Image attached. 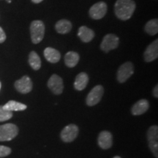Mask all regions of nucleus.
Instances as JSON below:
<instances>
[{
	"label": "nucleus",
	"instance_id": "nucleus-1",
	"mask_svg": "<svg viewBox=\"0 0 158 158\" xmlns=\"http://www.w3.org/2000/svg\"><path fill=\"white\" fill-rule=\"evenodd\" d=\"M135 7L133 0H117L114 6V11L118 19L126 21L132 17Z\"/></svg>",
	"mask_w": 158,
	"mask_h": 158
},
{
	"label": "nucleus",
	"instance_id": "nucleus-2",
	"mask_svg": "<svg viewBox=\"0 0 158 158\" xmlns=\"http://www.w3.org/2000/svg\"><path fill=\"white\" fill-rule=\"evenodd\" d=\"M31 42L38 44L43 40L45 35V25L41 21H33L30 25Z\"/></svg>",
	"mask_w": 158,
	"mask_h": 158
},
{
	"label": "nucleus",
	"instance_id": "nucleus-3",
	"mask_svg": "<svg viewBox=\"0 0 158 158\" xmlns=\"http://www.w3.org/2000/svg\"><path fill=\"white\" fill-rule=\"evenodd\" d=\"M19 128L15 124L8 123L0 125V141H8L15 138Z\"/></svg>",
	"mask_w": 158,
	"mask_h": 158
},
{
	"label": "nucleus",
	"instance_id": "nucleus-4",
	"mask_svg": "<svg viewBox=\"0 0 158 158\" xmlns=\"http://www.w3.org/2000/svg\"><path fill=\"white\" fill-rule=\"evenodd\" d=\"M147 139L149 149L155 157H158V127L154 125L149 127L147 132Z\"/></svg>",
	"mask_w": 158,
	"mask_h": 158
},
{
	"label": "nucleus",
	"instance_id": "nucleus-5",
	"mask_svg": "<svg viewBox=\"0 0 158 158\" xmlns=\"http://www.w3.org/2000/svg\"><path fill=\"white\" fill-rule=\"evenodd\" d=\"M119 43V39L114 34H108L103 37L100 44V48L104 52L108 53L110 51L117 48Z\"/></svg>",
	"mask_w": 158,
	"mask_h": 158
},
{
	"label": "nucleus",
	"instance_id": "nucleus-6",
	"mask_svg": "<svg viewBox=\"0 0 158 158\" xmlns=\"http://www.w3.org/2000/svg\"><path fill=\"white\" fill-rule=\"evenodd\" d=\"M134 73V67L133 63L127 62L122 64L117 71V80L119 83L125 82L129 79Z\"/></svg>",
	"mask_w": 158,
	"mask_h": 158
},
{
	"label": "nucleus",
	"instance_id": "nucleus-7",
	"mask_svg": "<svg viewBox=\"0 0 158 158\" xmlns=\"http://www.w3.org/2000/svg\"><path fill=\"white\" fill-rule=\"evenodd\" d=\"M104 89L103 87L100 85H98V86H94L90 92L89 93L86 98V104L89 106H94L98 103L101 100L103 95Z\"/></svg>",
	"mask_w": 158,
	"mask_h": 158
},
{
	"label": "nucleus",
	"instance_id": "nucleus-8",
	"mask_svg": "<svg viewBox=\"0 0 158 158\" xmlns=\"http://www.w3.org/2000/svg\"><path fill=\"white\" fill-rule=\"evenodd\" d=\"M78 134V127L76 124H70L66 126L61 133V138L63 141L69 143L73 141Z\"/></svg>",
	"mask_w": 158,
	"mask_h": 158
},
{
	"label": "nucleus",
	"instance_id": "nucleus-9",
	"mask_svg": "<svg viewBox=\"0 0 158 158\" xmlns=\"http://www.w3.org/2000/svg\"><path fill=\"white\" fill-rule=\"evenodd\" d=\"M107 13V5L103 2H100L92 5L89 9V15L93 19H101Z\"/></svg>",
	"mask_w": 158,
	"mask_h": 158
},
{
	"label": "nucleus",
	"instance_id": "nucleus-10",
	"mask_svg": "<svg viewBox=\"0 0 158 158\" xmlns=\"http://www.w3.org/2000/svg\"><path fill=\"white\" fill-rule=\"evenodd\" d=\"M15 88L21 94H27L32 89V81L29 76H24L15 82Z\"/></svg>",
	"mask_w": 158,
	"mask_h": 158
},
{
	"label": "nucleus",
	"instance_id": "nucleus-11",
	"mask_svg": "<svg viewBox=\"0 0 158 158\" xmlns=\"http://www.w3.org/2000/svg\"><path fill=\"white\" fill-rule=\"evenodd\" d=\"M48 86L54 94H62L63 92V89H64L62 78L60 76H59L58 75H52L48 81Z\"/></svg>",
	"mask_w": 158,
	"mask_h": 158
},
{
	"label": "nucleus",
	"instance_id": "nucleus-12",
	"mask_svg": "<svg viewBox=\"0 0 158 158\" xmlns=\"http://www.w3.org/2000/svg\"><path fill=\"white\" fill-rule=\"evenodd\" d=\"M144 60L147 62H152L158 57V40H155L146 49L143 54Z\"/></svg>",
	"mask_w": 158,
	"mask_h": 158
},
{
	"label": "nucleus",
	"instance_id": "nucleus-13",
	"mask_svg": "<svg viewBox=\"0 0 158 158\" xmlns=\"http://www.w3.org/2000/svg\"><path fill=\"white\" fill-rule=\"evenodd\" d=\"M98 144L103 149H110L113 144V137L108 131H102L98 136Z\"/></svg>",
	"mask_w": 158,
	"mask_h": 158
},
{
	"label": "nucleus",
	"instance_id": "nucleus-14",
	"mask_svg": "<svg viewBox=\"0 0 158 158\" xmlns=\"http://www.w3.org/2000/svg\"><path fill=\"white\" fill-rule=\"evenodd\" d=\"M149 108V103L146 99H141L134 104L131 109V112L133 115H141L147 111Z\"/></svg>",
	"mask_w": 158,
	"mask_h": 158
},
{
	"label": "nucleus",
	"instance_id": "nucleus-15",
	"mask_svg": "<svg viewBox=\"0 0 158 158\" xmlns=\"http://www.w3.org/2000/svg\"><path fill=\"white\" fill-rule=\"evenodd\" d=\"M94 35L95 34H94V31L85 26H82L78 29V36L84 43L90 42L94 37Z\"/></svg>",
	"mask_w": 158,
	"mask_h": 158
},
{
	"label": "nucleus",
	"instance_id": "nucleus-16",
	"mask_svg": "<svg viewBox=\"0 0 158 158\" xmlns=\"http://www.w3.org/2000/svg\"><path fill=\"white\" fill-rule=\"evenodd\" d=\"M44 56L48 62L51 63L58 62L61 59V54L55 48L48 47L44 50Z\"/></svg>",
	"mask_w": 158,
	"mask_h": 158
},
{
	"label": "nucleus",
	"instance_id": "nucleus-17",
	"mask_svg": "<svg viewBox=\"0 0 158 158\" xmlns=\"http://www.w3.org/2000/svg\"><path fill=\"white\" fill-rule=\"evenodd\" d=\"M89 82V76L85 73H81L76 76L74 82V87L76 90L81 91L86 88Z\"/></svg>",
	"mask_w": 158,
	"mask_h": 158
},
{
	"label": "nucleus",
	"instance_id": "nucleus-18",
	"mask_svg": "<svg viewBox=\"0 0 158 158\" xmlns=\"http://www.w3.org/2000/svg\"><path fill=\"white\" fill-rule=\"evenodd\" d=\"M55 29L59 34H68L72 29V23L66 19L59 20L55 25Z\"/></svg>",
	"mask_w": 158,
	"mask_h": 158
},
{
	"label": "nucleus",
	"instance_id": "nucleus-19",
	"mask_svg": "<svg viewBox=\"0 0 158 158\" xmlns=\"http://www.w3.org/2000/svg\"><path fill=\"white\" fill-rule=\"evenodd\" d=\"M79 55L75 51H69L64 56L65 64L68 68H74L79 62Z\"/></svg>",
	"mask_w": 158,
	"mask_h": 158
},
{
	"label": "nucleus",
	"instance_id": "nucleus-20",
	"mask_svg": "<svg viewBox=\"0 0 158 158\" xmlns=\"http://www.w3.org/2000/svg\"><path fill=\"white\" fill-rule=\"evenodd\" d=\"M2 107L4 109L10 110V111H21L27 108V106L25 104L14 101V100H10L5 105L2 106Z\"/></svg>",
	"mask_w": 158,
	"mask_h": 158
},
{
	"label": "nucleus",
	"instance_id": "nucleus-21",
	"mask_svg": "<svg viewBox=\"0 0 158 158\" xmlns=\"http://www.w3.org/2000/svg\"><path fill=\"white\" fill-rule=\"evenodd\" d=\"M29 64L35 70H38L41 67V60L35 51H31L29 55Z\"/></svg>",
	"mask_w": 158,
	"mask_h": 158
},
{
	"label": "nucleus",
	"instance_id": "nucleus-22",
	"mask_svg": "<svg viewBox=\"0 0 158 158\" xmlns=\"http://www.w3.org/2000/svg\"><path fill=\"white\" fill-rule=\"evenodd\" d=\"M144 30L150 35H155L158 32V21L157 19H152L146 23Z\"/></svg>",
	"mask_w": 158,
	"mask_h": 158
},
{
	"label": "nucleus",
	"instance_id": "nucleus-23",
	"mask_svg": "<svg viewBox=\"0 0 158 158\" xmlns=\"http://www.w3.org/2000/svg\"><path fill=\"white\" fill-rule=\"evenodd\" d=\"M13 116V112L4 109L2 106H0V122H5L10 119Z\"/></svg>",
	"mask_w": 158,
	"mask_h": 158
},
{
	"label": "nucleus",
	"instance_id": "nucleus-24",
	"mask_svg": "<svg viewBox=\"0 0 158 158\" xmlns=\"http://www.w3.org/2000/svg\"><path fill=\"white\" fill-rule=\"evenodd\" d=\"M11 153L10 148L5 146H0V157H4Z\"/></svg>",
	"mask_w": 158,
	"mask_h": 158
},
{
	"label": "nucleus",
	"instance_id": "nucleus-25",
	"mask_svg": "<svg viewBox=\"0 0 158 158\" xmlns=\"http://www.w3.org/2000/svg\"><path fill=\"white\" fill-rule=\"evenodd\" d=\"M6 40V35L5 31L2 27H0V43H2Z\"/></svg>",
	"mask_w": 158,
	"mask_h": 158
},
{
	"label": "nucleus",
	"instance_id": "nucleus-26",
	"mask_svg": "<svg viewBox=\"0 0 158 158\" xmlns=\"http://www.w3.org/2000/svg\"><path fill=\"white\" fill-rule=\"evenodd\" d=\"M158 86L157 85H156V86L155 88H154L153 89V95L154 97H155V98H158Z\"/></svg>",
	"mask_w": 158,
	"mask_h": 158
},
{
	"label": "nucleus",
	"instance_id": "nucleus-27",
	"mask_svg": "<svg viewBox=\"0 0 158 158\" xmlns=\"http://www.w3.org/2000/svg\"><path fill=\"white\" fill-rule=\"evenodd\" d=\"M31 1H32V2H34L35 4H38L40 2H41L43 0H31Z\"/></svg>",
	"mask_w": 158,
	"mask_h": 158
},
{
	"label": "nucleus",
	"instance_id": "nucleus-28",
	"mask_svg": "<svg viewBox=\"0 0 158 158\" xmlns=\"http://www.w3.org/2000/svg\"><path fill=\"white\" fill-rule=\"evenodd\" d=\"M7 2L8 3H11V0H7Z\"/></svg>",
	"mask_w": 158,
	"mask_h": 158
},
{
	"label": "nucleus",
	"instance_id": "nucleus-29",
	"mask_svg": "<svg viewBox=\"0 0 158 158\" xmlns=\"http://www.w3.org/2000/svg\"><path fill=\"white\" fill-rule=\"evenodd\" d=\"M113 158H121L120 157H118V156H116V157H114Z\"/></svg>",
	"mask_w": 158,
	"mask_h": 158
},
{
	"label": "nucleus",
	"instance_id": "nucleus-30",
	"mask_svg": "<svg viewBox=\"0 0 158 158\" xmlns=\"http://www.w3.org/2000/svg\"><path fill=\"white\" fill-rule=\"evenodd\" d=\"M1 86H2V84H1V82H0V89H1Z\"/></svg>",
	"mask_w": 158,
	"mask_h": 158
}]
</instances>
